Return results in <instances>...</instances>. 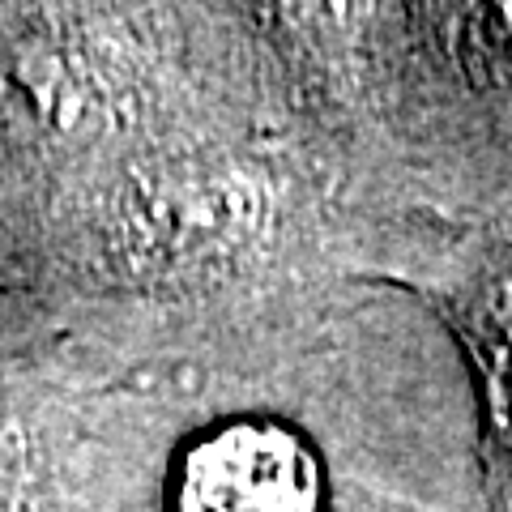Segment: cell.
<instances>
[{"label": "cell", "mask_w": 512, "mask_h": 512, "mask_svg": "<svg viewBox=\"0 0 512 512\" xmlns=\"http://www.w3.org/2000/svg\"><path fill=\"white\" fill-rule=\"evenodd\" d=\"M440 39L474 77L512 90V0H431Z\"/></svg>", "instance_id": "obj_3"}, {"label": "cell", "mask_w": 512, "mask_h": 512, "mask_svg": "<svg viewBox=\"0 0 512 512\" xmlns=\"http://www.w3.org/2000/svg\"><path fill=\"white\" fill-rule=\"evenodd\" d=\"M470 291L457 308V325L483 363L491 427L504 440V457H512V261Z\"/></svg>", "instance_id": "obj_2"}, {"label": "cell", "mask_w": 512, "mask_h": 512, "mask_svg": "<svg viewBox=\"0 0 512 512\" xmlns=\"http://www.w3.org/2000/svg\"><path fill=\"white\" fill-rule=\"evenodd\" d=\"M282 9L299 39L325 60L346 56L363 26V0H282Z\"/></svg>", "instance_id": "obj_4"}, {"label": "cell", "mask_w": 512, "mask_h": 512, "mask_svg": "<svg viewBox=\"0 0 512 512\" xmlns=\"http://www.w3.org/2000/svg\"><path fill=\"white\" fill-rule=\"evenodd\" d=\"M171 512H325V474L286 423L235 419L188 444Z\"/></svg>", "instance_id": "obj_1"}]
</instances>
